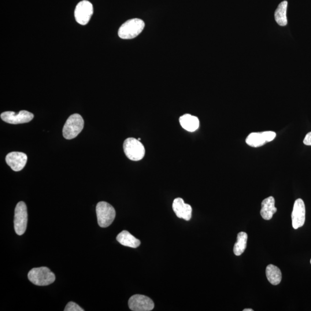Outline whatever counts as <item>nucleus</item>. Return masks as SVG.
Here are the masks:
<instances>
[{"mask_svg":"<svg viewBox=\"0 0 311 311\" xmlns=\"http://www.w3.org/2000/svg\"><path fill=\"white\" fill-rule=\"evenodd\" d=\"M144 27L145 23L143 20L140 18H132L121 26L118 30V35L123 39L135 38L142 32Z\"/></svg>","mask_w":311,"mask_h":311,"instance_id":"1","label":"nucleus"},{"mask_svg":"<svg viewBox=\"0 0 311 311\" xmlns=\"http://www.w3.org/2000/svg\"><path fill=\"white\" fill-rule=\"evenodd\" d=\"M28 280L37 286H47L55 280L54 274L46 267L33 268L28 274Z\"/></svg>","mask_w":311,"mask_h":311,"instance_id":"2","label":"nucleus"},{"mask_svg":"<svg viewBox=\"0 0 311 311\" xmlns=\"http://www.w3.org/2000/svg\"><path fill=\"white\" fill-rule=\"evenodd\" d=\"M84 121L82 117L79 114H74L70 116L63 128L62 133L64 138L72 140L76 138L84 128Z\"/></svg>","mask_w":311,"mask_h":311,"instance_id":"3","label":"nucleus"},{"mask_svg":"<svg viewBox=\"0 0 311 311\" xmlns=\"http://www.w3.org/2000/svg\"><path fill=\"white\" fill-rule=\"evenodd\" d=\"M98 223L100 227L106 228L113 223L116 216V210L112 205L106 202H99L96 207Z\"/></svg>","mask_w":311,"mask_h":311,"instance_id":"4","label":"nucleus"},{"mask_svg":"<svg viewBox=\"0 0 311 311\" xmlns=\"http://www.w3.org/2000/svg\"><path fill=\"white\" fill-rule=\"evenodd\" d=\"M124 153L127 157L132 161L142 160L145 156L146 150L140 141L135 138H128L124 143Z\"/></svg>","mask_w":311,"mask_h":311,"instance_id":"5","label":"nucleus"},{"mask_svg":"<svg viewBox=\"0 0 311 311\" xmlns=\"http://www.w3.org/2000/svg\"><path fill=\"white\" fill-rule=\"evenodd\" d=\"M28 213L27 206L23 201L18 202L14 210V228L18 235H23L27 229Z\"/></svg>","mask_w":311,"mask_h":311,"instance_id":"6","label":"nucleus"},{"mask_svg":"<svg viewBox=\"0 0 311 311\" xmlns=\"http://www.w3.org/2000/svg\"><path fill=\"white\" fill-rule=\"evenodd\" d=\"M94 13L93 5L87 0L80 1L77 5L75 10V19L81 25H86L90 21Z\"/></svg>","mask_w":311,"mask_h":311,"instance_id":"7","label":"nucleus"},{"mask_svg":"<svg viewBox=\"0 0 311 311\" xmlns=\"http://www.w3.org/2000/svg\"><path fill=\"white\" fill-rule=\"evenodd\" d=\"M129 309L133 311H150L154 309V303L147 296L135 295L132 296L128 302Z\"/></svg>","mask_w":311,"mask_h":311,"instance_id":"8","label":"nucleus"},{"mask_svg":"<svg viewBox=\"0 0 311 311\" xmlns=\"http://www.w3.org/2000/svg\"><path fill=\"white\" fill-rule=\"evenodd\" d=\"M34 114L26 110H22L18 113L13 112H3L1 114L2 121L9 124H21L28 123L34 118Z\"/></svg>","mask_w":311,"mask_h":311,"instance_id":"9","label":"nucleus"},{"mask_svg":"<svg viewBox=\"0 0 311 311\" xmlns=\"http://www.w3.org/2000/svg\"><path fill=\"white\" fill-rule=\"evenodd\" d=\"M292 226L295 229L302 227L306 220V206L303 200L299 198L294 203L292 213Z\"/></svg>","mask_w":311,"mask_h":311,"instance_id":"10","label":"nucleus"},{"mask_svg":"<svg viewBox=\"0 0 311 311\" xmlns=\"http://www.w3.org/2000/svg\"><path fill=\"white\" fill-rule=\"evenodd\" d=\"M5 160L14 171H20L27 163V156L19 152H12L6 155Z\"/></svg>","mask_w":311,"mask_h":311,"instance_id":"11","label":"nucleus"},{"mask_svg":"<svg viewBox=\"0 0 311 311\" xmlns=\"http://www.w3.org/2000/svg\"><path fill=\"white\" fill-rule=\"evenodd\" d=\"M172 209L177 217L186 221L191 219L192 207L190 205L185 203L182 198H177L174 199Z\"/></svg>","mask_w":311,"mask_h":311,"instance_id":"12","label":"nucleus"},{"mask_svg":"<svg viewBox=\"0 0 311 311\" xmlns=\"http://www.w3.org/2000/svg\"><path fill=\"white\" fill-rule=\"evenodd\" d=\"M270 142V136L269 131L261 133H251L246 140L248 146L258 148L264 146L266 143Z\"/></svg>","mask_w":311,"mask_h":311,"instance_id":"13","label":"nucleus"},{"mask_svg":"<svg viewBox=\"0 0 311 311\" xmlns=\"http://www.w3.org/2000/svg\"><path fill=\"white\" fill-rule=\"evenodd\" d=\"M277 212L275 199L273 197L266 198L262 202L261 215L265 220H271L273 214Z\"/></svg>","mask_w":311,"mask_h":311,"instance_id":"14","label":"nucleus"},{"mask_svg":"<svg viewBox=\"0 0 311 311\" xmlns=\"http://www.w3.org/2000/svg\"><path fill=\"white\" fill-rule=\"evenodd\" d=\"M179 122L181 127L190 132H194L197 131L199 126L198 118L188 114L180 117Z\"/></svg>","mask_w":311,"mask_h":311,"instance_id":"15","label":"nucleus"},{"mask_svg":"<svg viewBox=\"0 0 311 311\" xmlns=\"http://www.w3.org/2000/svg\"><path fill=\"white\" fill-rule=\"evenodd\" d=\"M118 242L124 246L138 248L141 244L140 240L133 236L127 231L121 232L117 237Z\"/></svg>","mask_w":311,"mask_h":311,"instance_id":"16","label":"nucleus"},{"mask_svg":"<svg viewBox=\"0 0 311 311\" xmlns=\"http://www.w3.org/2000/svg\"><path fill=\"white\" fill-rule=\"evenodd\" d=\"M288 8V2L284 1L281 2L275 11V18L278 24L280 26H286L288 24L287 12Z\"/></svg>","mask_w":311,"mask_h":311,"instance_id":"17","label":"nucleus"},{"mask_svg":"<svg viewBox=\"0 0 311 311\" xmlns=\"http://www.w3.org/2000/svg\"><path fill=\"white\" fill-rule=\"evenodd\" d=\"M266 274L269 282L273 285H279L282 280L281 270L275 265H268L266 268Z\"/></svg>","mask_w":311,"mask_h":311,"instance_id":"18","label":"nucleus"},{"mask_svg":"<svg viewBox=\"0 0 311 311\" xmlns=\"http://www.w3.org/2000/svg\"><path fill=\"white\" fill-rule=\"evenodd\" d=\"M248 235L246 232H241L238 233L237 242L233 248V252L236 256H240L245 251L247 247Z\"/></svg>","mask_w":311,"mask_h":311,"instance_id":"19","label":"nucleus"},{"mask_svg":"<svg viewBox=\"0 0 311 311\" xmlns=\"http://www.w3.org/2000/svg\"><path fill=\"white\" fill-rule=\"evenodd\" d=\"M65 311H84L83 309L77 305L76 303L70 302L67 304V305L65 307Z\"/></svg>","mask_w":311,"mask_h":311,"instance_id":"20","label":"nucleus"},{"mask_svg":"<svg viewBox=\"0 0 311 311\" xmlns=\"http://www.w3.org/2000/svg\"><path fill=\"white\" fill-rule=\"evenodd\" d=\"M303 143L306 146H311V132L307 133L305 140L303 141Z\"/></svg>","mask_w":311,"mask_h":311,"instance_id":"21","label":"nucleus"},{"mask_svg":"<svg viewBox=\"0 0 311 311\" xmlns=\"http://www.w3.org/2000/svg\"><path fill=\"white\" fill-rule=\"evenodd\" d=\"M243 311H254L253 309H244Z\"/></svg>","mask_w":311,"mask_h":311,"instance_id":"22","label":"nucleus"},{"mask_svg":"<svg viewBox=\"0 0 311 311\" xmlns=\"http://www.w3.org/2000/svg\"><path fill=\"white\" fill-rule=\"evenodd\" d=\"M138 140L139 141H140V140H141V139H140V138H139V139H138Z\"/></svg>","mask_w":311,"mask_h":311,"instance_id":"23","label":"nucleus"},{"mask_svg":"<svg viewBox=\"0 0 311 311\" xmlns=\"http://www.w3.org/2000/svg\"><path fill=\"white\" fill-rule=\"evenodd\" d=\"M310 263H311V261H310Z\"/></svg>","mask_w":311,"mask_h":311,"instance_id":"24","label":"nucleus"}]
</instances>
